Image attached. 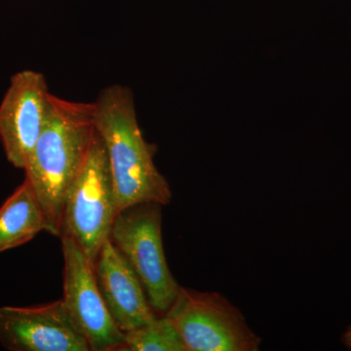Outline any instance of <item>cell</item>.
I'll return each mask as SVG.
<instances>
[{"instance_id": "52a82bcc", "label": "cell", "mask_w": 351, "mask_h": 351, "mask_svg": "<svg viewBox=\"0 0 351 351\" xmlns=\"http://www.w3.org/2000/svg\"><path fill=\"white\" fill-rule=\"evenodd\" d=\"M50 93L43 73L22 71L11 78L0 104V140L7 160L25 170L43 130Z\"/></svg>"}, {"instance_id": "5b68a950", "label": "cell", "mask_w": 351, "mask_h": 351, "mask_svg": "<svg viewBox=\"0 0 351 351\" xmlns=\"http://www.w3.org/2000/svg\"><path fill=\"white\" fill-rule=\"evenodd\" d=\"M165 315L179 329L188 351L260 350L262 339L219 293L181 287Z\"/></svg>"}, {"instance_id": "277c9868", "label": "cell", "mask_w": 351, "mask_h": 351, "mask_svg": "<svg viewBox=\"0 0 351 351\" xmlns=\"http://www.w3.org/2000/svg\"><path fill=\"white\" fill-rule=\"evenodd\" d=\"M161 223L162 205H133L115 216L110 239L137 274L152 309L166 313L181 286L168 267Z\"/></svg>"}, {"instance_id": "3957f363", "label": "cell", "mask_w": 351, "mask_h": 351, "mask_svg": "<svg viewBox=\"0 0 351 351\" xmlns=\"http://www.w3.org/2000/svg\"><path fill=\"white\" fill-rule=\"evenodd\" d=\"M115 216L112 171L103 138L96 130L86 160L66 195L61 237L75 240L95 269Z\"/></svg>"}, {"instance_id": "7a4b0ae2", "label": "cell", "mask_w": 351, "mask_h": 351, "mask_svg": "<svg viewBox=\"0 0 351 351\" xmlns=\"http://www.w3.org/2000/svg\"><path fill=\"white\" fill-rule=\"evenodd\" d=\"M94 106L96 130L112 171L117 215L141 203L167 205L172 191L154 162L156 147L138 126L131 89L119 84L105 88Z\"/></svg>"}, {"instance_id": "6da1fadb", "label": "cell", "mask_w": 351, "mask_h": 351, "mask_svg": "<svg viewBox=\"0 0 351 351\" xmlns=\"http://www.w3.org/2000/svg\"><path fill=\"white\" fill-rule=\"evenodd\" d=\"M95 134L94 103L50 94L45 122L25 171L56 237H61L66 193L86 160Z\"/></svg>"}, {"instance_id": "8992f818", "label": "cell", "mask_w": 351, "mask_h": 351, "mask_svg": "<svg viewBox=\"0 0 351 351\" xmlns=\"http://www.w3.org/2000/svg\"><path fill=\"white\" fill-rule=\"evenodd\" d=\"M61 239L64 261L63 301L69 316L87 339L90 350L119 351L125 334L108 313L93 267L75 240L68 237Z\"/></svg>"}, {"instance_id": "30bf717a", "label": "cell", "mask_w": 351, "mask_h": 351, "mask_svg": "<svg viewBox=\"0 0 351 351\" xmlns=\"http://www.w3.org/2000/svg\"><path fill=\"white\" fill-rule=\"evenodd\" d=\"M54 230L29 180L0 208V253L31 241L39 232Z\"/></svg>"}, {"instance_id": "9c48e42d", "label": "cell", "mask_w": 351, "mask_h": 351, "mask_svg": "<svg viewBox=\"0 0 351 351\" xmlns=\"http://www.w3.org/2000/svg\"><path fill=\"white\" fill-rule=\"evenodd\" d=\"M94 271L101 298L120 331L126 334L156 319L140 279L110 239L101 245Z\"/></svg>"}, {"instance_id": "8fae6325", "label": "cell", "mask_w": 351, "mask_h": 351, "mask_svg": "<svg viewBox=\"0 0 351 351\" xmlns=\"http://www.w3.org/2000/svg\"><path fill=\"white\" fill-rule=\"evenodd\" d=\"M119 351H188L178 327L168 316L126 332Z\"/></svg>"}, {"instance_id": "7c38bea8", "label": "cell", "mask_w": 351, "mask_h": 351, "mask_svg": "<svg viewBox=\"0 0 351 351\" xmlns=\"http://www.w3.org/2000/svg\"><path fill=\"white\" fill-rule=\"evenodd\" d=\"M343 343L346 348H350L351 350V324L350 326L346 330L345 335H343Z\"/></svg>"}, {"instance_id": "ba28073f", "label": "cell", "mask_w": 351, "mask_h": 351, "mask_svg": "<svg viewBox=\"0 0 351 351\" xmlns=\"http://www.w3.org/2000/svg\"><path fill=\"white\" fill-rule=\"evenodd\" d=\"M0 343L11 351H91L63 299L31 307H0Z\"/></svg>"}]
</instances>
